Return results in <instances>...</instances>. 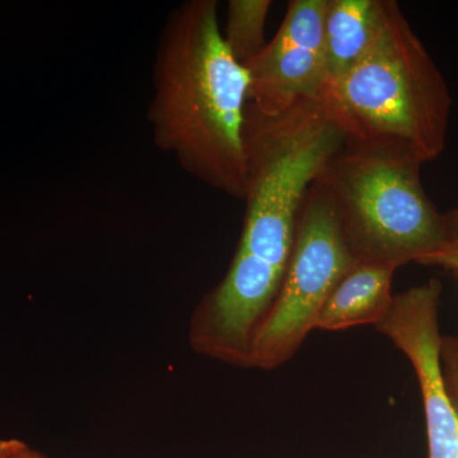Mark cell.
<instances>
[{
  "mask_svg": "<svg viewBox=\"0 0 458 458\" xmlns=\"http://www.w3.org/2000/svg\"><path fill=\"white\" fill-rule=\"evenodd\" d=\"M216 0H188L165 21L148 120L156 146L205 185L243 200L249 73L229 51Z\"/></svg>",
  "mask_w": 458,
  "mask_h": 458,
  "instance_id": "cell-1",
  "label": "cell"
},
{
  "mask_svg": "<svg viewBox=\"0 0 458 458\" xmlns=\"http://www.w3.org/2000/svg\"><path fill=\"white\" fill-rule=\"evenodd\" d=\"M348 140L399 148L421 164L442 155L452 98L423 42L387 0L384 27L366 56L324 98Z\"/></svg>",
  "mask_w": 458,
  "mask_h": 458,
  "instance_id": "cell-2",
  "label": "cell"
},
{
  "mask_svg": "<svg viewBox=\"0 0 458 458\" xmlns=\"http://www.w3.org/2000/svg\"><path fill=\"white\" fill-rule=\"evenodd\" d=\"M421 165L399 148L346 140L313 181L333 204L358 260L399 269L447 242Z\"/></svg>",
  "mask_w": 458,
  "mask_h": 458,
  "instance_id": "cell-3",
  "label": "cell"
},
{
  "mask_svg": "<svg viewBox=\"0 0 458 458\" xmlns=\"http://www.w3.org/2000/svg\"><path fill=\"white\" fill-rule=\"evenodd\" d=\"M358 261L333 204L313 182L301 209L282 288L252 343L250 366L274 369L291 360L315 330L334 286Z\"/></svg>",
  "mask_w": 458,
  "mask_h": 458,
  "instance_id": "cell-4",
  "label": "cell"
},
{
  "mask_svg": "<svg viewBox=\"0 0 458 458\" xmlns=\"http://www.w3.org/2000/svg\"><path fill=\"white\" fill-rule=\"evenodd\" d=\"M327 0H292L278 32L254 60L247 107L278 114L301 101H324L328 72L324 41Z\"/></svg>",
  "mask_w": 458,
  "mask_h": 458,
  "instance_id": "cell-5",
  "label": "cell"
},
{
  "mask_svg": "<svg viewBox=\"0 0 458 458\" xmlns=\"http://www.w3.org/2000/svg\"><path fill=\"white\" fill-rule=\"evenodd\" d=\"M442 284H426L394 295L387 316L376 327L411 363L426 412L428 458H458V418L443 382L439 346Z\"/></svg>",
  "mask_w": 458,
  "mask_h": 458,
  "instance_id": "cell-6",
  "label": "cell"
},
{
  "mask_svg": "<svg viewBox=\"0 0 458 458\" xmlns=\"http://www.w3.org/2000/svg\"><path fill=\"white\" fill-rule=\"evenodd\" d=\"M397 267L358 261L334 286L319 312L316 328L340 331L360 325H378L393 304V279Z\"/></svg>",
  "mask_w": 458,
  "mask_h": 458,
  "instance_id": "cell-7",
  "label": "cell"
},
{
  "mask_svg": "<svg viewBox=\"0 0 458 458\" xmlns=\"http://www.w3.org/2000/svg\"><path fill=\"white\" fill-rule=\"evenodd\" d=\"M387 0H327L324 14L328 84L366 56L384 27Z\"/></svg>",
  "mask_w": 458,
  "mask_h": 458,
  "instance_id": "cell-8",
  "label": "cell"
},
{
  "mask_svg": "<svg viewBox=\"0 0 458 458\" xmlns=\"http://www.w3.org/2000/svg\"><path fill=\"white\" fill-rule=\"evenodd\" d=\"M273 2L271 0H231L227 22L222 30L229 51L241 65L249 64L264 50L265 27Z\"/></svg>",
  "mask_w": 458,
  "mask_h": 458,
  "instance_id": "cell-9",
  "label": "cell"
},
{
  "mask_svg": "<svg viewBox=\"0 0 458 458\" xmlns=\"http://www.w3.org/2000/svg\"><path fill=\"white\" fill-rule=\"evenodd\" d=\"M439 360L445 391L458 418V333L456 335L442 336Z\"/></svg>",
  "mask_w": 458,
  "mask_h": 458,
  "instance_id": "cell-10",
  "label": "cell"
},
{
  "mask_svg": "<svg viewBox=\"0 0 458 458\" xmlns=\"http://www.w3.org/2000/svg\"><path fill=\"white\" fill-rule=\"evenodd\" d=\"M417 264L458 271V240L447 241L438 249L419 258Z\"/></svg>",
  "mask_w": 458,
  "mask_h": 458,
  "instance_id": "cell-11",
  "label": "cell"
},
{
  "mask_svg": "<svg viewBox=\"0 0 458 458\" xmlns=\"http://www.w3.org/2000/svg\"><path fill=\"white\" fill-rule=\"evenodd\" d=\"M0 458H49L17 438L0 439Z\"/></svg>",
  "mask_w": 458,
  "mask_h": 458,
  "instance_id": "cell-12",
  "label": "cell"
},
{
  "mask_svg": "<svg viewBox=\"0 0 458 458\" xmlns=\"http://www.w3.org/2000/svg\"><path fill=\"white\" fill-rule=\"evenodd\" d=\"M443 223L448 241L458 240V207L443 214Z\"/></svg>",
  "mask_w": 458,
  "mask_h": 458,
  "instance_id": "cell-13",
  "label": "cell"
}]
</instances>
